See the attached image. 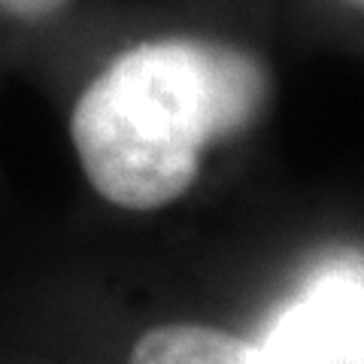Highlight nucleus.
<instances>
[{
    "mask_svg": "<svg viewBox=\"0 0 364 364\" xmlns=\"http://www.w3.org/2000/svg\"><path fill=\"white\" fill-rule=\"evenodd\" d=\"M267 97L261 64L210 37L143 40L79 95L70 136L91 188L146 213L191 188L210 143L243 131Z\"/></svg>",
    "mask_w": 364,
    "mask_h": 364,
    "instance_id": "obj_1",
    "label": "nucleus"
},
{
    "mask_svg": "<svg viewBox=\"0 0 364 364\" xmlns=\"http://www.w3.org/2000/svg\"><path fill=\"white\" fill-rule=\"evenodd\" d=\"M267 364H364V264L318 267L258 340Z\"/></svg>",
    "mask_w": 364,
    "mask_h": 364,
    "instance_id": "obj_2",
    "label": "nucleus"
},
{
    "mask_svg": "<svg viewBox=\"0 0 364 364\" xmlns=\"http://www.w3.org/2000/svg\"><path fill=\"white\" fill-rule=\"evenodd\" d=\"M131 364H267L258 343L210 325H161L146 331Z\"/></svg>",
    "mask_w": 364,
    "mask_h": 364,
    "instance_id": "obj_3",
    "label": "nucleus"
},
{
    "mask_svg": "<svg viewBox=\"0 0 364 364\" xmlns=\"http://www.w3.org/2000/svg\"><path fill=\"white\" fill-rule=\"evenodd\" d=\"M70 4V0H0V13L18 21H43Z\"/></svg>",
    "mask_w": 364,
    "mask_h": 364,
    "instance_id": "obj_4",
    "label": "nucleus"
},
{
    "mask_svg": "<svg viewBox=\"0 0 364 364\" xmlns=\"http://www.w3.org/2000/svg\"><path fill=\"white\" fill-rule=\"evenodd\" d=\"M358 4H364V0H358Z\"/></svg>",
    "mask_w": 364,
    "mask_h": 364,
    "instance_id": "obj_5",
    "label": "nucleus"
}]
</instances>
